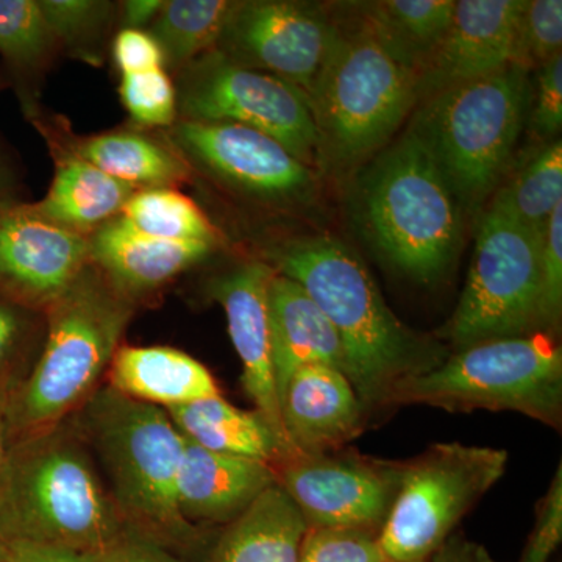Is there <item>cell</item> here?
<instances>
[{
  "mask_svg": "<svg viewBox=\"0 0 562 562\" xmlns=\"http://www.w3.org/2000/svg\"><path fill=\"white\" fill-rule=\"evenodd\" d=\"M280 412L291 449L302 454L344 449L369 420L346 373L322 364L294 373L281 395Z\"/></svg>",
  "mask_w": 562,
  "mask_h": 562,
  "instance_id": "obj_18",
  "label": "cell"
},
{
  "mask_svg": "<svg viewBox=\"0 0 562 562\" xmlns=\"http://www.w3.org/2000/svg\"><path fill=\"white\" fill-rule=\"evenodd\" d=\"M347 181L351 221L387 268L427 286L452 273L468 216L416 133L403 128Z\"/></svg>",
  "mask_w": 562,
  "mask_h": 562,
  "instance_id": "obj_2",
  "label": "cell"
},
{
  "mask_svg": "<svg viewBox=\"0 0 562 562\" xmlns=\"http://www.w3.org/2000/svg\"><path fill=\"white\" fill-rule=\"evenodd\" d=\"M92 562H181L172 550L128 528Z\"/></svg>",
  "mask_w": 562,
  "mask_h": 562,
  "instance_id": "obj_41",
  "label": "cell"
},
{
  "mask_svg": "<svg viewBox=\"0 0 562 562\" xmlns=\"http://www.w3.org/2000/svg\"><path fill=\"white\" fill-rule=\"evenodd\" d=\"M525 0H457L446 35L417 74L419 102L513 65Z\"/></svg>",
  "mask_w": 562,
  "mask_h": 562,
  "instance_id": "obj_17",
  "label": "cell"
},
{
  "mask_svg": "<svg viewBox=\"0 0 562 562\" xmlns=\"http://www.w3.org/2000/svg\"><path fill=\"white\" fill-rule=\"evenodd\" d=\"M106 176L135 188H177L190 180L192 166L172 144L143 132L114 131L61 140Z\"/></svg>",
  "mask_w": 562,
  "mask_h": 562,
  "instance_id": "obj_25",
  "label": "cell"
},
{
  "mask_svg": "<svg viewBox=\"0 0 562 562\" xmlns=\"http://www.w3.org/2000/svg\"><path fill=\"white\" fill-rule=\"evenodd\" d=\"M273 276L276 269L268 261H243L214 277L209 292L227 317L228 335L243 366L241 384L247 397L294 454L284 435L273 372L269 321V284Z\"/></svg>",
  "mask_w": 562,
  "mask_h": 562,
  "instance_id": "obj_16",
  "label": "cell"
},
{
  "mask_svg": "<svg viewBox=\"0 0 562 562\" xmlns=\"http://www.w3.org/2000/svg\"><path fill=\"white\" fill-rule=\"evenodd\" d=\"M169 140L214 179L266 205H306L317 190V176L279 140L231 122L176 121Z\"/></svg>",
  "mask_w": 562,
  "mask_h": 562,
  "instance_id": "obj_13",
  "label": "cell"
},
{
  "mask_svg": "<svg viewBox=\"0 0 562 562\" xmlns=\"http://www.w3.org/2000/svg\"><path fill=\"white\" fill-rule=\"evenodd\" d=\"M508 462L506 450L462 442L432 443L403 461L401 487L376 536L386 561H430L462 517L501 482Z\"/></svg>",
  "mask_w": 562,
  "mask_h": 562,
  "instance_id": "obj_10",
  "label": "cell"
},
{
  "mask_svg": "<svg viewBox=\"0 0 562 562\" xmlns=\"http://www.w3.org/2000/svg\"><path fill=\"white\" fill-rule=\"evenodd\" d=\"M277 484L268 462L211 452L184 439L177 502L188 522L228 525Z\"/></svg>",
  "mask_w": 562,
  "mask_h": 562,
  "instance_id": "obj_19",
  "label": "cell"
},
{
  "mask_svg": "<svg viewBox=\"0 0 562 562\" xmlns=\"http://www.w3.org/2000/svg\"><path fill=\"white\" fill-rule=\"evenodd\" d=\"M54 147L55 176L46 198L32 210L44 220L91 236L105 222L120 216L135 188L106 176L101 169L70 151L60 139Z\"/></svg>",
  "mask_w": 562,
  "mask_h": 562,
  "instance_id": "obj_23",
  "label": "cell"
},
{
  "mask_svg": "<svg viewBox=\"0 0 562 562\" xmlns=\"http://www.w3.org/2000/svg\"><path fill=\"white\" fill-rule=\"evenodd\" d=\"M91 261L125 297L160 290L166 283L209 258L216 246L168 241L133 228L121 216L105 222L90 236Z\"/></svg>",
  "mask_w": 562,
  "mask_h": 562,
  "instance_id": "obj_20",
  "label": "cell"
},
{
  "mask_svg": "<svg viewBox=\"0 0 562 562\" xmlns=\"http://www.w3.org/2000/svg\"><path fill=\"white\" fill-rule=\"evenodd\" d=\"M428 562H502L495 560L482 543L469 541L461 535H453L443 542Z\"/></svg>",
  "mask_w": 562,
  "mask_h": 562,
  "instance_id": "obj_43",
  "label": "cell"
},
{
  "mask_svg": "<svg viewBox=\"0 0 562 562\" xmlns=\"http://www.w3.org/2000/svg\"><path fill=\"white\" fill-rule=\"evenodd\" d=\"M81 435L58 425L10 447L0 539L98 554L128 530Z\"/></svg>",
  "mask_w": 562,
  "mask_h": 562,
  "instance_id": "obj_3",
  "label": "cell"
},
{
  "mask_svg": "<svg viewBox=\"0 0 562 562\" xmlns=\"http://www.w3.org/2000/svg\"><path fill=\"white\" fill-rule=\"evenodd\" d=\"M539 333L554 336L562 317V203L553 211L541 239Z\"/></svg>",
  "mask_w": 562,
  "mask_h": 562,
  "instance_id": "obj_35",
  "label": "cell"
},
{
  "mask_svg": "<svg viewBox=\"0 0 562 562\" xmlns=\"http://www.w3.org/2000/svg\"><path fill=\"white\" fill-rule=\"evenodd\" d=\"M536 524L520 562H549L562 539V468L536 509Z\"/></svg>",
  "mask_w": 562,
  "mask_h": 562,
  "instance_id": "obj_38",
  "label": "cell"
},
{
  "mask_svg": "<svg viewBox=\"0 0 562 562\" xmlns=\"http://www.w3.org/2000/svg\"><path fill=\"white\" fill-rule=\"evenodd\" d=\"M91 261L90 236L44 220L31 205L0 210V294L43 312Z\"/></svg>",
  "mask_w": 562,
  "mask_h": 562,
  "instance_id": "obj_15",
  "label": "cell"
},
{
  "mask_svg": "<svg viewBox=\"0 0 562 562\" xmlns=\"http://www.w3.org/2000/svg\"><path fill=\"white\" fill-rule=\"evenodd\" d=\"M121 99L132 120L146 127H172L177 121V90L165 68L122 74Z\"/></svg>",
  "mask_w": 562,
  "mask_h": 562,
  "instance_id": "obj_34",
  "label": "cell"
},
{
  "mask_svg": "<svg viewBox=\"0 0 562 562\" xmlns=\"http://www.w3.org/2000/svg\"><path fill=\"white\" fill-rule=\"evenodd\" d=\"M105 376L111 391L162 409L221 395L203 362L166 346L120 347Z\"/></svg>",
  "mask_w": 562,
  "mask_h": 562,
  "instance_id": "obj_22",
  "label": "cell"
},
{
  "mask_svg": "<svg viewBox=\"0 0 562 562\" xmlns=\"http://www.w3.org/2000/svg\"><path fill=\"white\" fill-rule=\"evenodd\" d=\"M120 216L133 228L168 241L220 246L221 233L191 198L177 188L139 190L128 199Z\"/></svg>",
  "mask_w": 562,
  "mask_h": 562,
  "instance_id": "obj_29",
  "label": "cell"
},
{
  "mask_svg": "<svg viewBox=\"0 0 562 562\" xmlns=\"http://www.w3.org/2000/svg\"><path fill=\"white\" fill-rule=\"evenodd\" d=\"M235 0H166L149 33L165 66L181 70L216 49Z\"/></svg>",
  "mask_w": 562,
  "mask_h": 562,
  "instance_id": "obj_28",
  "label": "cell"
},
{
  "mask_svg": "<svg viewBox=\"0 0 562 562\" xmlns=\"http://www.w3.org/2000/svg\"><path fill=\"white\" fill-rule=\"evenodd\" d=\"M5 562H92L94 554L74 552L61 547L43 546V543H9Z\"/></svg>",
  "mask_w": 562,
  "mask_h": 562,
  "instance_id": "obj_42",
  "label": "cell"
},
{
  "mask_svg": "<svg viewBox=\"0 0 562 562\" xmlns=\"http://www.w3.org/2000/svg\"><path fill=\"white\" fill-rule=\"evenodd\" d=\"M330 3L235 0L216 49L308 95L335 36Z\"/></svg>",
  "mask_w": 562,
  "mask_h": 562,
  "instance_id": "obj_14",
  "label": "cell"
},
{
  "mask_svg": "<svg viewBox=\"0 0 562 562\" xmlns=\"http://www.w3.org/2000/svg\"><path fill=\"white\" fill-rule=\"evenodd\" d=\"M531 74L516 65L422 99L406 122L449 181L465 216L502 187L527 124Z\"/></svg>",
  "mask_w": 562,
  "mask_h": 562,
  "instance_id": "obj_7",
  "label": "cell"
},
{
  "mask_svg": "<svg viewBox=\"0 0 562 562\" xmlns=\"http://www.w3.org/2000/svg\"><path fill=\"white\" fill-rule=\"evenodd\" d=\"M277 484L297 506L308 530H380L401 487L403 461L357 450L294 453L273 465Z\"/></svg>",
  "mask_w": 562,
  "mask_h": 562,
  "instance_id": "obj_12",
  "label": "cell"
},
{
  "mask_svg": "<svg viewBox=\"0 0 562 562\" xmlns=\"http://www.w3.org/2000/svg\"><path fill=\"white\" fill-rule=\"evenodd\" d=\"M330 5L335 36L306 101L317 133V169L349 180L397 136L419 91L417 77L376 44L349 3Z\"/></svg>",
  "mask_w": 562,
  "mask_h": 562,
  "instance_id": "obj_4",
  "label": "cell"
},
{
  "mask_svg": "<svg viewBox=\"0 0 562 562\" xmlns=\"http://www.w3.org/2000/svg\"><path fill=\"white\" fill-rule=\"evenodd\" d=\"M113 57L121 74L165 68V55L149 32L121 29L113 41Z\"/></svg>",
  "mask_w": 562,
  "mask_h": 562,
  "instance_id": "obj_40",
  "label": "cell"
},
{
  "mask_svg": "<svg viewBox=\"0 0 562 562\" xmlns=\"http://www.w3.org/2000/svg\"><path fill=\"white\" fill-rule=\"evenodd\" d=\"M0 87H2V80H0ZM11 190H13V180H11L10 168L7 166L2 149H0V203H16L11 198Z\"/></svg>",
  "mask_w": 562,
  "mask_h": 562,
  "instance_id": "obj_46",
  "label": "cell"
},
{
  "mask_svg": "<svg viewBox=\"0 0 562 562\" xmlns=\"http://www.w3.org/2000/svg\"><path fill=\"white\" fill-rule=\"evenodd\" d=\"M272 360L279 398L295 372L330 366L346 373L338 333L297 281L276 272L269 284Z\"/></svg>",
  "mask_w": 562,
  "mask_h": 562,
  "instance_id": "obj_21",
  "label": "cell"
},
{
  "mask_svg": "<svg viewBox=\"0 0 562 562\" xmlns=\"http://www.w3.org/2000/svg\"><path fill=\"white\" fill-rule=\"evenodd\" d=\"M165 0H125L121 2L120 20L122 29L143 31L157 20Z\"/></svg>",
  "mask_w": 562,
  "mask_h": 562,
  "instance_id": "obj_44",
  "label": "cell"
},
{
  "mask_svg": "<svg viewBox=\"0 0 562 562\" xmlns=\"http://www.w3.org/2000/svg\"><path fill=\"white\" fill-rule=\"evenodd\" d=\"M3 205H7V203H0V210H2Z\"/></svg>",
  "mask_w": 562,
  "mask_h": 562,
  "instance_id": "obj_48",
  "label": "cell"
},
{
  "mask_svg": "<svg viewBox=\"0 0 562 562\" xmlns=\"http://www.w3.org/2000/svg\"><path fill=\"white\" fill-rule=\"evenodd\" d=\"M538 79L531 91L527 122L530 133L541 144L560 139L562 127V54L536 70Z\"/></svg>",
  "mask_w": 562,
  "mask_h": 562,
  "instance_id": "obj_37",
  "label": "cell"
},
{
  "mask_svg": "<svg viewBox=\"0 0 562 562\" xmlns=\"http://www.w3.org/2000/svg\"><path fill=\"white\" fill-rule=\"evenodd\" d=\"M308 525L279 484L227 525L213 562H299Z\"/></svg>",
  "mask_w": 562,
  "mask_h": 562,
  "instance_id": "obj_26",
  "label": "cell"
},
{
  "mask_svg": "<svg viewBox=\"0 0 562 562\" xmlns=\"http://www.w3.org/2000/svg\"><path fill=\"white\" fill-rule=\"evenodd\" d=\"M495 194L524 227L542 236L550 216L562 203L561 139L543 144Z\"/></svg>",
  "mask_w": 562,
  "mask_h": 562,
  "instance_id": "obj_30",
  "label": "cell"
},
{
  "mask_svg": "<svg viewBox=\"0 0 562 562\" xmlns=\"http://www.w3.org/2000/svg\"><path fill=\"white\" fill-rule=\"evenodd\" d=\"M79 412L81 438L101 461L106 491L127 528L172 552L191 547L198 527L181 516L177 502L184 438L166 409L105 386Z\"/></svg>",
  "mask_w": 562,
  "mask_h": 562,
  "instance_id": "obj_6",
  "label": "cell"
},
{
  "mask_svg": "<svg viewBox=\"0 0 562 562\" xmlns=\"http://www.w3.org/2000/svg\"><path fill=\"white\" fill-rule=\"evenodd\" d=\"M47 27L57 46L69 47L94 63L91 46L109 31L114 3L102 0H38Z\"/></svg>",
  "mask_w": 562,
  "mask_h": 562,
  "instance_id": "obj_32",
  "label": "cell"
},
{
  "mask_svg": "<svg viewBox=\"0 0 562 562\" xmlns=\"http://www.w3.org/2000/svg\"><path fill=\"white\" fill-rule=\"evenodd\" d=\"M136 302L90 261L44 310L43 347L31 375L9 401V432L31 438L65 424L109 371Z\"/></svg>",
  "mask_w": 562,
  "mask_h": 562,
  "instance_id": "obj_5",
  "label": "cell"
},
{
  "mask_svg": "<svg viewBox=\"0 0 562 562\" xmlns=\"http://www.w3.org/2000/svg\"><path fill=\"white\" fill-rule=\"evenodd\" d=\"M265 261L297 281L330 321L347 379L368 417L390 408L392 391L403 380L430 372L449 357L438 338L398 319L366 262L341 239L302 236L269 249Z\"/></svg>",
  "mask_w": 562,
  "mask_h": 562,
  "instance_id": "obj_1",
  "label": "cell"
},
{
  "mask_svg": "<svg viewBox=\"0 0 562 562\" xmlns=\"http://www.w3.org/2000/svg\"><path fill=\"white\" fill-rule=\"evenodd\" d=\"M9 401L10 395L7 394L3 384H0V479H2L10 450L9 442H7V438H9Z\"/></svg>",
  "mask_w": 562,
  "mask_h": 562,
  "instance_id": "obj_45",
  "label": "cell"
},
{
  "mask_svg": "<svg viewBox=\"0 0 562 562\" xmlns=\"http://www.w3.org/2000/svg\"><path fill=\"white\" fill-rule=\"evenodd\" d=\"M176 90L181 120L255 128L316 171V127L306 95L294 85L211 50L180 70Z\"/></svg>",
  "mask_w": 562,
  "mask_h": 562,
  "instance_id": "obj_11",
  "label": "cell"
},
{
  "mask_svg": "<svg viewBox=\"0 0 562 562\" xmlns=\"http://www.w3.org/2000/svg\"><path fill=\"white\" fill-rule=\"evenodd\" d=\"M7 554H9V547L0 539V562H5Z\"/></svg>",
  "mask_w": 562,
  "mask_h": 562,
  "instance_id": "obj_47",
  "label": "cell"
},
{
  "mask_svg": "<svg viewBox=\"0 0 562 562\" xmlns=\"http://www.w3.org/2000/svg\"><path fill=\"white\" fill-rule=\"evenodd\" d=\"M541 239L497 194L476 224L475 249L460 302L438 333L450 351L539 333Z\"/></svg>",
  "mask_w": 562,
  "mask_h": 562,
  "instance_id": "obj_9",
  "label": "cell"
},
{
  "mask_svg": "<svg viewBox=\"0 0 562 562\" xmlns=\"http://www.w3.org/2000/svg\"><path fill=\"white\" fill-rule=\"evenodd\" d=\"M40 313L0 294V376L29 346Z\"/></svg>",
  "mask_w": 562,
  "mask_h": 562,
  "instance_id": "obj_39",
  "label": "cell"
},
{
  "mask_svg": "<svg viewBox=\"0 0 562 562\" xmlns=\"http://www.w3.org/2000/svg\"><path fill=\"white\" fill-rule=\"evenodd\" d=\"M347 3L362 27L392 60L416 77L441 43L454 10V0H366Z\"/></svg>",
  "mask_w": 562,
  "mask_h": 562,
  "instance_id": "obj_24",
  "label": "cell"
},
{
  "mask_svg": "<svg viewBox=\"0 0 562 562\" xmlns=\"http://www.w3.org/2000/svg\"><path fill=\"white\" fill-rule=\"evenodd\" d=\"M405 405L449 413L512 412L561 431V346L554 336L535 333L450 351L438 368L394 387L390 408Z\"/></svg>",
  "mask_w": 562,
  "mask_h": 562,
  "instance_id": "obj_8",
  "label": "cell"
},
{
  "mask_svg": "<svg viewBox=\"0 0 562 562\" xmlns=\"http://www.w3.org/2000/svg\"><path fill=\"white\" fill-rule=\"evenodd\" d=\"M55 47L38 0H0V57L14 76L43 68Z\"/></svg>",
  "mask_w": 562,
  "mask_h": 562,
  "instance_id": "obj_31",
  "label": "cell"
},
{
  "mask_svg": "<svg viewBox=\"0 0 562 562\" xmlns=\"http://www.w3.org/2000/svg\"><path fill=\"white\" fill-rule=\"evenodd\" d=\"M188 441L211 452L268 462L272 468L292 457L257 409L246 412L222 395L166 409Z\"/></svg>",
  "mask_w": 562,
  "mask_h": 562,
  "instance_id": "obj_27",
  "label": "cell"
},
{
  "mask_svg": "<svg viewBox=\"0 0 562 562\" xmlns=\"http://www.w3.org/2000/svg\"><path fill=\"white\" fill-rule=\"evenodd\" d=\"M561 54V0H525L513 65L531 74Z\"/></svg>",
  "mask_w": 562,
  "mask_h": 562,
  "instance_id": "obj_33",
  "label": "cell"
},
{
  "mask_svg": "<svg viewBox=\"0 0 562 562\" xmlns=\"http://www.w3.org/2000/svg\"><path fill=\"white\" fill-rule=\"evenodd\" d=\"M299 562H387L376 535L358 530H308Z\"/></svg>",
  "mask_w": 562,
  "mask_h": 562,
  "instance_id": "obj_36",
  "label": "cell"
}]
</instances>
